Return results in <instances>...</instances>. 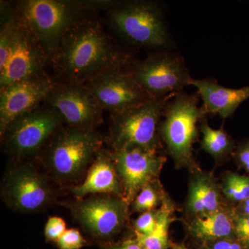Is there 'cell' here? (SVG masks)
<instances>
[{
    "instance_id": "484cf974",
    "label": "cell",
    "mask_w": 249,
    "mask_h": 249,
    "mask_svg": "<svg viewBox=\"0 0 249 249\" xmlns=\"http://www.w3.org/2000/svg\"><path fill=\"white\" fill-rule=\"evenodd\" d=\"M233 222L236 240L249 249V214L236 212L233 206Z\"/></svg>"
},
{
    "instance_id": "cb8c5ba5",
    "label": "cell",
    "mask_w": 249,
    "mask_h": 249,
    "mask_svg": "<svg viewBox=\"0 0 249 249\" xmlns=\"http://www.w3.org/2000/svg\"><path fill=\"white\" fill-rule=\"evenodd\" d=\"M150 183L142 188L133 201V209L137 212L153 211L161 205L165 198L164 192L160 189L159 183Z\"/></svg>"
},
{
    "instance_id": "30bf717a",
    "label": "cell",
    "mask_w": 249,
    "mask_h": 249,
    "mask_svg": "<svg viewBox=\"0 0 249 249\" xmlns=\"http://www.w3.org/2000/svg\"><path fill=\"white\" fill-rule=\"evenodd\" d=\"M44 103L71 127L94 130L103 121V109L84 83L55 82Z\"/></svg>"
},
{
    "instance_id": "e0dca14e",
    "label": "cell",
    "mask_w": 249,
    "mask_h": 249,
    "mask_svg": "<svg viewBox=\"0 0 249 249\" xmlns=\"http://www.w3.org/2000/svg\"><path fill=\"white\" fill-rule=\"evenodd\" d=\"M191 85L197 89L207 114H217L224 119L232 117L239 106L249 98V86L232 89L218 84L214 80L195 78Z\"/></svg>"
},
{
    "instance_id": "d4e9b609",
    "label": "cell",
    "mask_w": 249,
    "mask_h": 249,
    "mask_svg": "<svg viewBox=\"0 0 249 249\" xmlns=\"http://www.w3.org/2000/svg\"><path fill=\"white\" fill-rule=\"evenodd\" d=\"M160 209L142 213L134 223L136 235H147L154 231L158 222Z\"/></svg>"
},
{
    "instance_id": "7c38bea8",
    "label": "cell",
    "mask_w": 249,
    "mask_h": 249,
    "mask_svg": "<svg viewBox=\"0 0 249 249\" xmlns=\"http://www.w3.org/2000/svg\"><path fill=\"white\" fill-rule=\"evenodd\" d=\"M127 69H114L85 82L103 110L121 112L152 99Z\"/></svg>"
},
{
    "instance_id": "603a6c76",
    "label": "cell",
    "mask_w": 249,
    "mask_h": 249,
    "mask_svg": "<svg viewBox=\"0 0 249 249\" xmlns=\"http://www.w3.org/2000/svg\"><path fill=\"white\" fill-rule=\"evenodd\" d=\"M221 188L229 204L235 206L249 198V176L232 172L223 176Z\"/></svg>"
},
{
    "instance_id": "4dcf8cb0",
    "label": "cell",
    "mask_w": 249,
    "mask_h": 249,
    "mask_svg": "<svg viewBox=\"0 0 249 249\" xmlns=\"http://www.w3.org/2000/svg\"><path fill=\"white\" fill-rule=\"evenodd\" d=\"M106 249H144V248L136 239H134V240H126L121 243L109 246Z\"/></svg>"
},
{
    "instance_id": "4316f807",
    "label": "cell",
    "mask_w": 249,
    "mask_h": 249,
    "mask_svg": "<svg viewBox=\"0 0 249 249\" xmlns=\"http://www.w3.org/2000/svg\"><path fill=\"white\" fill-rule=\"evenodd\" d=\"M85 240L77 229L67 230L56 244L59 249H80L84 247Z\"/></svg>"
},
{
    "instance_id": "ffe728a7",
    "label": "cell",
    "mask_w": 249,
    "mask_h": 249,
    "mask_svg": "<svg viewBox=\"0 0 249 249\" xmlns=\"http://www.w3.org/2000/svg\"><path fill=\"white\" fill-rule=\"evenodd\" d=\"M205 119L199 124V131L202 134L201 148L219 163L232 156L236 147L235 142L223 125L219 129L212 128Z\"/></svg>"
},
{
    "instance_id": "5bb4252c",
    "label": "cell",
    "mask_w": 249,
    "mask_h": 249,
    "mask_svg": "<svg viewBox=\"0 0 249 249\" xmlns=\"http://www.w3.org/2000/svg\"><path fill=\"white\" fill-rule=\"evenodd\" d=\"M55 82L46 73L0 89V135L18 118L45 102Z\"/></svg>"
},
{
    "instance_id": "d6986e66",
    "label": "cell",
    "mask_w": 249,
    "mask_h": 249,
    "mask_svg": "<svg viewBox=\"0 0 249 249\" xmlns=\"http://www.w3.org/2000/svg\"><path fill=\"white\" fill-rule=\"evenodd\" d=\"M187 230L200 245L235 237L233 206L229 205L215 212L191 217L187 224Z\"/></svg>"
},
{
    "instance_id": "ba28073f",
    "label": "cell",
    "mask_w": 249,
    "mask_h": 249,
    "mask_svg": "<svg viewBox=\"0 0 249 249\" xmlns=\"http://www.w3.org/2000/svg\"><path fill=\"white\" fill-rule=\"evenodd\" d=\"M63 123L58 111L44 103L10 124L1 137L5 149L18 159L30 157L49 142Z\"/></svg>"
},
{
    "instance_id": "ac0fdd59",
    "label": "cell",
    "mask_w": 249,
    "mask_h": 249,
    "mask_svg": "<svg viewBox=\"0 0 249 249\" xmlns=\"http://www.w3.org/2000/svg\"><path fill=\"white\" fill-rule=\"evenodd\" d=\"M71 193L79 198L91 194L111 195L124 198L122 184L110 155L100 152L85 181L72 188Z\"/></svg>"
},
{
    "instance_id": "44dd1931",
    "label": "cell",
    "mask_w": 249,
    "mask_h": 249,
    "mask_svg": "<svg viewBox=\"0 0 249 249\" xmlns=\"http://www.w3.org/2000/svg\"><path fill=\"white\" fill-rule=\"evenodd\" d=\"M158 222L154 231L147 235H136V240L144 249H169L171 242L169 239V229L175 221V206L165 196L160 205Z\"/></svg>"
},
{
    "instance_id": "d6a6232c",
    "label": "cell",
    "mask_w": 249,
    "mask_h": 249,
    "mask_svg": "<svg viewBox=\"0 0 249 249\" xmlns=\"http://www.w3.org/2000/svg\"><path fill=\"white\" fill-rule=\"evenodd\" d=\"M170 249H191L187 247L184 244L172 243Z\"/></svg>"
},
{
    "instance_id": "277c9868",
    "label": "cell",
    "mask_w": 249,
    "mask_h": 249,
    "mask_svg": "<svg viewBox=\"0 0 249 249\" xmlns=\"http://www.w3.org/2000/svg\"><path fill=\"white\" fill-rule=\"evenodd\" d=\"M18 14L25 21L49 59L67 31L89 11L85 1L29 0L20 3Z\"/></svg>"
},
{
    "instance_id": "8fae6325",
    "label": "cell",
    "mask_w": 249,
    "mask_h": 249,
    "mask_svg": "<svg viewBox=\"0 0 249 249\" xmlns=\"http://www.w3.org/2000/svg\"><path fill=\"white\" fill-rule=\"evenodd\" d=\"M129 204L121 196L103 195L82 199L72 209L76 220L88 233L107 240L124 227L128 219Z\"/></svg>"
},
{
    "instance_id": "4fadbf2b",
    "label": "cell",
    "mask_w": 249,
    "mask_h": 249,
    "mask_svg": "<svg viewBox=\"0 0 249 249\" xmlns=\"http://www.w3.org/2000/svg\"><path fill=\"white\" fill-rule=\"evenodd\" d=\"M120 178L124 196L130 204L150 183L158 181L159 175L166 161L160 152L139 147L114 150L109 154Z\"/></svg>"
},
{
    "instance_id": "2e32d148",
    "label": "cell",
    "mask_w": 249,
    "mask_h": 249,
    "mask_svg": "<svg viewBox=\"0 0 249 249\" xmlns=\"http://www.w3.org/2000/svg\"><path fill=\"white\" fill-rule=\"evenodd\" d=\"M189 188L185 211L190 217L211 213L229 206L221 185L212 174L199 167L191 170Z\"/></svg>"
},
{
    "instance_id": "83f0119b",
    "label": "cell",
    "mask_w": 249,
    "mask_h": 249,
    "mask_svg": "<svg viewBox=\"0 0 249 249\" xmlns=\"http://www.w3.org/2000/svg\"><path fill=\"white\" fill-rule=\"evenodd\" d=\"M66 224L62 218H49L45 228V235L47 241L57 242L66 231Z\"/></svg>"
},
{
    "instance_id": "8992f818",
    "label": "cell",
    "mask_w": 249,
    "mask_h": 249,
    "mask_svg": "<svg viewBox=\"0 0 249 249\" xmlns=\"http://www.w3.org/2000/svg\"><path fill=\"white\" fill-rule=\"evenodd\" d=\"M46 161L57 178L78 176L101 151L103 138L94 130L70 127L59 129L49 140Z\"/></svg>"
},
{
    "instance_id": "3957f363",
    "label": "cell",
    "mask_w": 249,
    "mask_h": 249,
    "mask_svg": "<svg viewBox=\"0 0 249 249\" xmlns=\"http://www.w3.org/2000/svg\"><path fill=\"white\" fill-rule=\"evenodd\" d=\"M108 22L111 29L131 45L160 50L173 48L164 14L158 2H119L108 10Z\"/></svg>"
},
{
    "instance_id": "52a82bcc",
    "label": "cell",
    "mask_w": 249,
    "mask_h": 249,
    "mask_svg": "<svg viewBox=\"0 0 249 249\" xmlns=\"http://www.w3.org/2000/svg\"><path fill=\"white\" fill-rule=\"evenodd\" d=\"M128 70L142 89L157 99L183 91L193 79L182 55L171 49L149 54L132 62Z\"/></svg>"
},
{
    "instance_id": "7402d4cb",
    "label": "cell",
    "mask_w": 249,
    "mask_h": 249,
    "mask_svg": "<svg viewBox=\"0 0 249 249\" xmlns=\"http://www.w3.org/2000/svg\"><path fill=\"white\" fill-rule=\"evenodd\" d=\"M0 5V67H1L6 61L10 45L17 31L19 16L18 10L14 9L10 3L1 1Z\"/></svg>"
},
{
    "instance_id": "6da1fadb",
    "label": "cell",
    "mask_w": 249,
    "mask_h": 249,
    "mask_svg": "<svg viewBox=\"0 0 249 249\" xmlns=\"http://www.w3.org/2000/svg\"><path fill=\"white\" fill-rule=\"evenodd\" d=\"M49 60L65 81L82 83L108 70L129 68L133 62L101 23L86 18L67 31Z\"/></svg>"
},
{
    "instance_id": "5b68a950",
    "label": "cell",
    "mask_w": 249,
    "mask_h": 249,
    "mask_svg": "<svg viewBox=\"0 0 249 249\" xmlns=\"http://www.w3.org/2000/svg\"><path fill=\"white\" fill-rule=\"evenodd\" d=\"M174 95L152 98L127 110L111 114L109 139L114 150L139 147L160 152L162 145L159 125L165 106Z\"/></svg>"
},
{
    "instance_id": "f1b7e54d",
    "label": "cell",
    "mask_w": 249,
    "mask_h": 249,
    "mask_svg": "<svg viewBox=\"0 0 249 249\" xmlns=\"http://www.w3.org/2000/svg\"><path fill=\"white\" fill-rule=\"evenodd\" d=\"M232 156L237 165L249 174V139L237 145Z\"/></svg>"
},
{
    "instance_id": "9a60e30c",
    "label": "cell",
    "mask_w": 249,
    "mask_h": 249,
    "mask_svg": "<svg viewBox=\"0 0 249 249\" xmlns=\"http://www.w3.org/2000/svg\"><path fill=\"white\" fill-rule=\"evenodd\" d=\"M3 191L9 206L22 212L38 211L52 199L46 178L29 165H19L9 173Z\"/></svg>"
},
{
    "instance_id": "1f68e13d",
    "label": "cell",
    "mask_w": 249,
    "mask_h": 249,
    "mask_svg": "<svg viewBox=\"0 0 249 249\" xmlns=\"http://www.w3.org/2000/svg\"><path fill=\"white\" fill-rule=\"evenodd\" d=\"M236 212L240 214H249V198L247 200L234 206Z\"/></svg>"
},
{
    "instance_id": "9c48e42d",
    "label": "cell",
    "mask_w": 249,
    "mask_h": 249,
    "mask_svg": "<svg viewBox=\"0 0 249 249\" xmlns=\"http://www.w3.org/2000/svg\"><path fill=\"white\" fill-rule=\"evenodd\" d=\"M48 60V55L40 42L19 16V24L6 61L0 67V89L18 82L45 74L44 69Z\"/></svg>"
},
{
    "instance_id": "7a4b0ae2",
    "label": "cell",
    "mask_w": 249,
    "mask_h": 249,
    "mask_svg": "<svg viewBox=\"0 0 249 249\" xmlns=\"http://www.w3.org/2000/svg\"><path fill=\"white\" fill-rule=\"evenodd\" d=\"M207 115L198 94L181 91L170 98L163 110L159 134L178 168L196 169L193 145L199 137L198 124Z\"/></svg>"
},
{
    "instance_id": "f546056e",
    "label": "cell",
    "mask_w": 249,
    "mask_h": 249,
    "mask_svg": "<svg viewBox=\"0 0 249 249\" xmlns=\"http://www.w3.org/2000/svg\"><path fill=\"white\" fill-rule=\"evenodd\" d=\"M198 249H249L241 244L235 237L222 239L209 242V243L201 244Z\"/></svg>"
}]
</instances>
